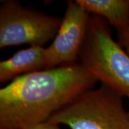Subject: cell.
<instances>
[{"mask_svg":"<svg viewBox=\"0 0 129 129\" xmlns=\"http://www.w3.org/2000/svg\"><path fill=\"white\" fill-rule=\"evenodd\" d=\"M97 82L80 62L14 79L0 89V129H29L47 122Z\"/></svg>","mask_w":129,"mask_h":129,"instance_id":"6da1fadb","label":"cell"},{"mask_svg":"<svg viewBox=\"0 0 129 129\" xmlns=\"http://www.w3.org/2000/svg\"><path fill=\"white\" fill-rule=\"evenodd\" d=\"M78 59L97 81L120 96L128 98L129 55L98 16L90 18Z\"/></svg>","mask_w":129,"mask_h":129,"instance_id":"7a4b0ae2","label":"cell"},{"mask_svg":"<svg viewBox=\"0 0 129 129\" xmlns=\"http://www.w3.org/2000/svg\"><path fill=\"white\" fill-rule=\"evenodd\" d=\"M122 98L102 85L80 94L47 121L70 129H129V112Z\"/></svg>","mask_w":129,"mask_h":129,"instance_id":"3957f363","label":"cell"},{"mask_svg":"<svg viewBox=\"0 0 129 129\" xmlns=\"http://www.w3.org/2000/svg\"><path fill=\"white\" fill-rule=\"evenodd\" d=\"M62 19L24 7L17 1H3L0 6V48L43 46L55 37Z\"/></svg>","mask_w":129,"mask_h":129,"instance_id":"277c9868","label":"cell"},{"mask_svg":"<svg viewBox=\"0 0 129 129\" xmlns=\"http://www.w3.org/2000/svg\"><path fill=\"white\" fill-rule=\"evenodd\" d=\"M90 13L76 1H68L54 40L46 48L47 69L76 62L87 33Z\"/></svg>","mask_w":129,"mask_h":129,"instance_id":"5b68a950","label":"cell"},{"mask_svg":"<svg viewBox=\"0 0 129 129\" xmlns=\"http://www.w3.org/2000/svg\"><path fill=\"white\" fill-rule=\"evenodd\" d=\"M45 69H47L46 48L29 46L0 62V82H11L20 76Z\"/></svg>","mask_w":129,"mask_h":129,"instance_id":"8992f818","label":"cell"},{"mask_svg":"<svg viewBox=\"0 0 129 129\" xmlns=\"http://www.w3.org/2000/svg\"><path fill=\"white\" fill-rule=\"evenodd\" d=\"M89 13L107 19L109 23L123 29L129 24V0H75Z\"/></svg>","mask_w":129,"mask_h":129,"instance_id":"52a82bcc","label":"cell"},{"mask_svg":"<svg viewBox=\"0 0 129 129\" xmlns=\"http://www.w3.org/2000/svg\"><path fill=\"white\" fill-rule=\"evenodd\" d=\"M119 44L129 55V24L123 29H118Z\"/></svg>","mask_w":129,"mask_h":129,"instance_id":"ba28073f","label":"cell"},{"mask_svg":"<svg viewBox=\"0 0 129 129\" xmlns=\"http://www.w3.org/2000/svg\"><path fill=\"white\" fill-rule=\"evenodd\" d=\"M29 129H60V128H59V125L47 121L41 124L31 127Z\"/></svg>","mask_w":129,"mask_h":129,"instance_id":"9c48e42d","label":"cell"},{"mask_svg":"<svg viewBox=\"0 0 129 129\" xmlns=\"http://www.w3.org/2000/svg\"><path fill=\"white\" fill-rule=\"evenodd\" d=\"M128 99H129V97H128Z\"/></svg>","mask_w":129,"mask_h":129,"instance_id":"30bf717a","label":"cell"}]
</instances>
